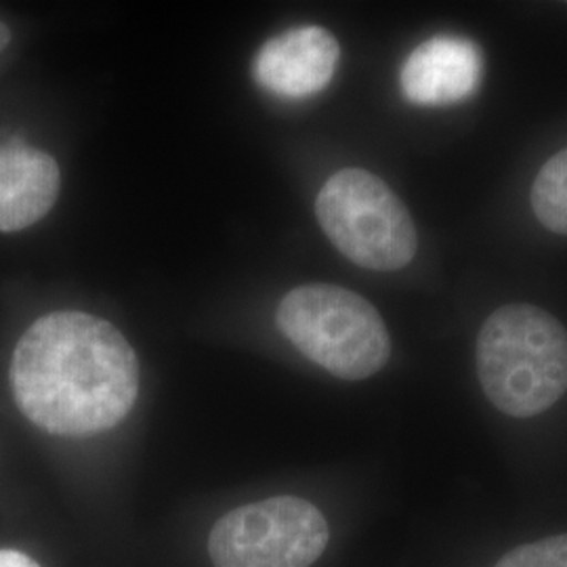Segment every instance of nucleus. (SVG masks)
I'll return each mask as SVG.
<instances>
[{"instance_id": "7", "label": "nucleus", "mask_w": 567, "mask_h": 567, "mask_svg": "<svg viewBox=\"0 0 567 567\" xmlns=\"http://www.w3.org/2000/svg\"><path fill=\"white\" fill-rule=\"evenodd\" d=\"M484 76L482 49L461 37H435L419 44L400 72L408 102L452 105L471 97Z\"/></svg>"}, {"instance_id": "6", "label": "nucleus", "mask_w": 567, "mask_h": 567, "mask_svg": "<svg viewBox=\"0 0 567 567\" xmlns=\"http://www.w3.org/2000/svg\"><path fill=\"white\" fill-rule=\"evenodd\" d=\"M341 47L320 25L286 30L264 44L252 65L255 81L284 100H305L332 81Z\"/></svg>"}, {"instance_id": "2", "label": "nucleus", "mask_w": 567, "mask_h": 567, "mask_svg": "<svg viewBox=\"0 0 567 567\" xmlns=\"http://www.w3.org/2000/svg\"><path fill=\"white\" fill-rule=\"evenodd\" d=\"M475 355L487 400L508 416L543 414L567 391V330L540 307L496 309L480 330Z\"/></svg>"}, {"instance_id": "5", "label": "nucleus", "mask_w": 567, "mask_h": 567, "mask_svg": "<svg viewBox=\"0 0 567 567\" xmlns=\"http://www.w3.org/2000/svg\"><path fill=\"white\" fill-rule=\"evenodd\" d=\"M330 540L322 511L297 496H276L224 515L210 532L215 567H309Z\"/></svg>"}, {"instance_id": "4", "label": "nucleus", "mask_w": 567, "mask_h": 567, "mask_svg": "<svg viewBox=\"0 0 567 567\" xmlns=\"http://www.w3.org/2000/svg\"><path fill=\"white\" fill-rule=\"evenodd\" d=\"M316 217L328 240L364 269L398 271L416 255L419 236L405 204L364 168L334 173L318 194Z\"/></svg>"}, {"instance_id": "10", "label": "nucleus", "mask_w": 567, "mask_h": 567, "mask_svg": "<svg viewBox=\"0 0 567 567\" xmlns=\"http://www.w3.org/2000/svg\"><path fill=\"white\" fill-rule=\"evenodd\" d=\"M496 567H567V534L513 548Z\"/></svg>"}, {"instance_id": "3", "label": "nucleus", "mask_w": 567, "mask_h": 567, "mask_svg": "<svg viewBox=\"0 0 567 567\" xmlns=\"http://www.w3.org/2000/svg\"><path fill=\"white\" fill-rule=\"evenodd\" d=\"M276 322L307 360L337 379H368L391 355V339L377 307L341 286L305 284L290 290Z\"/></svg>"}, {"instance_id": "11", "label": "nucleus", "mask_w": 567, "mask_h": 567, "mask_svg": "<svg viewBox=\"0 0 567 567\" xmlns=\"http://www.w3.org/2000/svg\"><path fill=\"white\" fill-rule=\"evenodd\" d=\"M0 567H41L28 555L18 550H0Z\"/></svg>"}, {"instance_id": "1", "label": "nucleus", "mask_w": 567, "mask_h": 567, "mask_svg": "<svg viewBox=\"0 0 567 567\" xmlns=\"http://www.w3.org/2000/svg\"><path fill=\"white\" fill-rule=\"evenodd\" d=\"M11 385L34 425L89 437L126 419L140 395V362L116 326L82 311H55L23 332Z\"/></svg>"}, {"instance_id": "9", "label": "nucleus", "mask_w": 567, "mask_h": 567, "mask_svg": "<svg viewBox=\"0 0 567 567\" xmlns=\"http://www.w3.org/2000/svg\"><path fill=\"white\" fill-rule=\"evenodd\" d=\"M532 206L548 231L567 236V147L538 171L532 185Z\"/></svg>"}, {"instance_id": "8", "label": "nucleus", "mask_w": 567, "mask_h": 567, "mask_svg": "<svg viewBox=\"0 0 567 567\" xmlns=\"http://www.w3.org/2000/svg\"><path fill=\"white\" fill-rule=\"evenodd\" d=\"M60 166L28 145H0V231L41 221L60 196Z\"/></svg>"}]
</instances>
